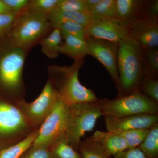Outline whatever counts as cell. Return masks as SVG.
I'll list each match as a JSON object with an SVG mask.
<instances>
[{
    "mask_svg": "<svg viewBox=\"0 0 158 158\" xmlns=\"http://www.w3.org/2000/svg\"><path fill=\"white\" fill-rule=\"evenodd\" d=\"M68 106L59 98L49 115L38 130L37 138L31 147L48 148L64 135L67 127Z\"/></svg>",
    "mask_w": 158,
    "mask_h": 158,
    "instance_id": "ba28073f",
    "label": "cell"
},
{
    "mask_svg": "<svg viewBox=\"0 0 158 158\" xmlns=\"http://www.w3.org/2000/svg\"><path fill=\"white\" fill-rule=\"evenodd\" d=\"M60 96L50 81L48 79L41 93L31 102L18 104L35 127L39 128L53 110Z\"/></svg>",
    "mask_w": 158,
    "mask_h": 158,
    "instance_id": "9c48e42d",
    "label": "cell"
},
{
    "mask_svg": "<svg viewBox=\"0 0 158 158\" xmlns=\"http://www.w3.org/2000/svg\"><path fill=\"white\" fill-rule=\"evenodd\" d=\"M144 52V67L146 65L148 71L151 72L149 76L158 72V48L143 50Z\"/></svg>",
    "mask_w": 158,
    "mask_h": 158,
    "instance_id": "83f0119b",
    "label": "cell"
},
{
    "mask_svg": "<svg viewBox=\"0 0 158 158\" xmlns=\"http://www.w3.org/2000/svg\"><path fill=\"white\" fill-rule=\"evenodd\" d=\"M98 102L68 105L67 127L63 135L78 152L82 137L93 130L98 119L102 115Z\"/></svg>",
    "mask_w": 158,
    "mask_h": 158,
    "instance_id": "8992f818",
    "label": "cell"
},
{
    "mask_svg": "<svg viewBox=\"0 0 158 158\" xmlns=\"http://www.w3.org/2000/svg\"><path fill=\"white\" fill-rule=\"evenodd\" d=\"M48 17L52 27L58 24L70 21L74 22L85 27H88L94 20L86 12L53 10L48 14Z\"/></svg>",
    "mask_w": 158,
    "mask_h": 158,
    "instance_id": "e0dca14e",
    "label": "cell"
},
{
    "mask_svg": "<svg viewBox=\"0 0 158 158\" xmlns=\"http://www.w3.org/2000/svg\"><path fill=\"white\" fill-rule=\"evenodd\" d=\"M59 0H30L28 10L33 12L48 14L56 9Z\"/></svg>",
    "mask_w": 158,
    "mask_h": 158,
    "instance_id": "484cf974",
    "label": "cell"
},
{
    "mask_svg": "<svg viewBox=\"0 0 158 158\" xmlns=\"http://www.w3.org/2000/svg\"><path fill=\"white\" fill-rule=\"evenodd\" d=\"M20 158H52L48 148L30 147Z\"/></svg>",
    "mask_w": 158,
    "mask_h": 158,
    "instance_id": "4dcf8cb0",
    "label": "cell"
},
{
    "mask_svg": "<svg viewBox=\"0 0 158 158\" xmlns=\"http://www.w3.org/2000/svg\"><path fill=\"white\" fill-rule=\"evenodd\" d=\"M1 151H0V156H1Z\"/></svg>",
    "mask_w": 158,
    "mask_h": 158,
    "instance_id": "8d00e7d4",
    "label": "cell"
},
{
    "mask_svg": "<svg viewBox=\"0 0 158 158\" xmlns=\"http://www.w3.org/2000/svg\"><path fill=\"white\" fill-rule=\"evenodd\" d=\"M52 29L48 14L28 9L15 19L6 37L13 46L30 51Z\"/></svg>",
    "mask_w": 158,
    "mask_h": 158,
    "instance_id": "3957f363",
    "label": "cell"
},
{
    "mask_svg": "<svg viewBox=\"0 0 158 158\" xmlns=\"http://www.w3.org/2000/svg\"><path fill=\"white\" fill-rule=\"evenodd\" d=\"M23 12L0 14V38L6 36L15 20Z\"/></svg>",
    "mask_w": 158,
    "mask_h": 158,
    "instance_id": "f1b7e54d",
    "label": "cell"
},
{
    "mask_svg": "<svg viewBox=\"0 0 158 158\" xmlns=\"http://www.w3.org/2000/svg\"><path fill=\"white\" fill-rule=\"evenodd\" d=\"M118 87L125 92L138 90L144 74V52L131 37L118 43Z\"/></svg>",
    "mask_w": 158,
    "mask_h": 158,
    "instance_id": "277c9868",
    "label": "cell"
},
{
    "mask_svg": "<svg viewBox=\"0 0 158 158\" xmlns=\"http://www.w3.org/2000/svg\"><path fill=\"white\" fill-rule=\"evenodd\" d=\"M149 129L118 131L112 132L118 134L124 139L128 149H133L140 146L149 133Z\"/></svg>",
    "mask_w": 158,
    "mask_h": 158,
    "instance_id": "603a6c76",
    "label": "cell"
},
{
    "mask_svg": "<svg viewBox=\"0 0 158 158\" xmlns=\"http://www.w3.org/2000/svg\"><path fill=\"white\" fill-rule=\"evenodd\" d=\"M52 158H82L79 152L69 144L63 135L48 147Z\"/></svg>",
    "mask_w": 158,
    "mask_h": 158,
    "instance_id": "d6986e66",
    "label": "cell"
},
{
    "mask_svg": "<svg viewBox=\"0 0 158 158\" xmlns=\"http://www.w3.org/2000/svg\"><path fill=\"white\" fill-rule=\"evenodd\" d=\"M101 0H85V4L87 7L88 13L94 9Z\"/></svg>",
    "mask_w": 158,
    "mask_h": 158,
    "instance_id": "e575fe53",
    "label": "cell"
},
{
    "mask_svg": "<svg viewBox=\"0 0 158 158\" xmlns=\"http://www.w3.org/2000/svg\"><path fill=\"white\" fill-rule=\"evenodd\" d=\"M91 138L100 145L106 155L110 157L128 149L124 139L115 133L97 131Z\"/></svg>",
    "mask_w": 158,
    "mask_h": 158,
    "instance_id": "5bb4252c",
    "label": "cell"
},
{
    "mask_svg": "<svg viewBox=\"0 0 158 158\" xmlns=\"http://www.w3.org/2000/svg\"><path fill=\"white\" fill-rule=\"evenodd\" d=\"M143 90L148 97L158 101V81L152 76H147L143 84Z\"/></svg>",
    "mask_w": 158,
    "mask_h": 158,
    "instance_id": "f546056e",
    "label": "cell"
},
{
    "mask_svg": "<svg viewBox=\"0 0 158 158\" xmlns=\"http://www.w3.org/2000/svg\"><path fill=\"white\" fill-rule=\"evenodd\" d=\"M145 2L141 0H116V18L127 27L144 14Z\"/></svg>",
    "mask_w": 158,
    "mask_h": 158,
    "instance_id": "9a60e30c",
    "label": "cell"
},
{
    "mask_svg": "<svg viewBox=\"0 0 158 158\" xmlns=\"http://www.w3.org/2000/svg\"><path fill=\"white\" fill-rule=\"evenodd\" d=\"M84 61V59L74 61L70 66L53 65L48 68L49 80L61 99L68 106L99 101L93 91L82 85L79 81V70Z\"/></svg>",
    "mask_w": 158,
    "mask_h": 158,
    "instance_id": "7a4b0ae2",
    "label": "cell"
},
{
    "mask_svg": "<svg viewBox=\"0 0 158 158\" xmlns=\"http://www.w3.org/2000/svg\"><path fill=\"white\" fill-rule=\"evenodd\" d=\"M98 103L102 115L113 118L158 113L156 102L142 94L138 90L111 100H99Z\"/></svg>",
    "mask_w": 158,
    "mask_h": 158,
    "instance_id": "52a82bcc",
    "label": "cell"
},
{
    "mask_svg": "<svg viewBox=\"0 0 158 158\" xmlns=\"http://www.w3.org/2000/svg\"><path fill=\"white\" fill-rule=\"evenodd\" d=\"M78 152L82 158H111L106 155L100 145L91 137L81 141Z\"/></svg>",
    "mask_w": 158,
    "mask_h": 158,
    "instance_id": "44dd1931",
    "label": "cell"
},
{
    "mask_svg": "<svg viewBox=\"0 0 158 158\" xmlns=\"http://www.w3.org/2000/svg\"><path fill=\"white\" fill-rule=\"evenodd\" d=\"M113 158H150L144 153L139 147L128 149L116 155Z\"/></svg>",
    "mask_w": 158,
    "mask_h": 158,
    "instance_id": "d6a6232c",
    "label": "cell"
},
{
    "mask_svg": "<svg viewBox=\"0 0 158 158\" xmlns=\"http://www.w3.org/2000/svg\"><path fill=\"white\" fill-rule=\"evenodd\" d=\"M2 48L0 50V88L5 98L18 104L26 101L23 72L30 51L13 46L7 38Z\"/></svg>",
    "mask_w": 158,
    "mask_h": 158,
    "instance_id": "6da1fadb",
    "label": "cell"
},
{
    "mask_svg": "<svg viewBox=\"0 0 158 158\" xmlns=\"http://www.w3.org/2000/svg\"><path fill=\"white\" fill-rule=\"evenodd\" d=\"M37 129L17 104L0 98V151L23 141Z\"/></svg>",
    "mask_w": 158,
    "mask_h": 158,
    "instance_id": "5b68a950",
    "label": "cell"
},
{
    "mask_svg": "<svg viewBox=\"0 0 158 158\" xmlns=\"http://www.w3.org/2000/svg\"><path fill=\"white\" fill-rule=\"evenodd\" d=\"M108 131L149 129L158 123L157 114H142L130 115L119 118L105 116Z\"/></svg>",
    "mask_w": 158,
    "mask_h": 158,
    "instance_id": "4fadbf2b",
    "label": "cell"
},
{
    "mask_svg": "<svg viewBox=\"0 0 158 158\" xmlns=\"http://www.w3.org/2000/svg\"><path fill=\"white\" fill-rule=\"evenodd\" d=\"M11 12H21L28 9L30 0H2Z\"/></svg>",
    "mask_w": 158,
    "mask_h": 158,
    "instance_id": "1f68e13d",
    "label": "cell"
},
{
    "mask_svg": "<svg viewBox=\"0 0 158 158\" xmlns=\"http://www.w3.org/2000/svg\"><path fill=\"white\" fill-rule=\"evenodd\" d=\"M144 14L153 18L157 19L158 17V1H152L151 2H145Z\"/></svg>",
    "mask_w": 158,
    "mask_h": 158,
    "instance_id": "836d02e7",
    "label": "cell"
},
{
    "mask_svg": "<svg viewBox=\"0 0 158 158\" xmlns=\"http://www.w3.org/2000/svg\"><path fill=\"white\" fill-rule=\"evenodd\" d=\"M62 39V34L59 29L53 28L40 42L43 53L49 59H56L60 53L59 48Z\"/></svg>",
    "mask_w": 158,
    "mask_h": 158,
    "instance_id": "ac0fdd59",
    "label": "cell"
},
{
    "mask_svg": "<svg viewBox=\"0 0 158 158\" xmlns=\"http://www.w3.org/2000/svg\"><path fill=\"white\" fill-rule=\"evenodd\" d=\"M127 28L131 37L143 50L158 48V19L143 14L131 23Z\"/></svg>",
    "mask_w": 158,
    "mask_h": 158,
    "instance_id": "7c38bea8",
    "label": "cell"
},
{
    "mask_svg": "<svg viewBox=\"0 0 158 158\" xmlns=\"http://www.w3.org/2000/svg\"><path fill=\"white\" fill-rule=\"evenodd\" d=\"M116 0H101L88 14L94 20L106 18H116Z\"/></svg>",
    "mask_w": 158,
    "mask_h": 158,
    "instance_id": "d4e9b609",
    "label": "cell"
},
{
    "mask_svg": "<svg viewBox=\"0 0 158 158\" xmlns=\"http://www.w3.org/2000/svg\"><path fill=\"white\" fill-rule=\"evenodd\" d=\"M11 12L10 9L3 2L2 0H0V14H6Z\"/></svg>",
    "mask_w": 158,
    "mask_h": 158,
    "instance_id": "d590c367",
    "label": "cell"
},
{
    "mask_svg": "<svg viewBox=\"0 0 158 158\" xmlns=\"http://www.w3.org/2000/svg\"><path fill=\"white\" fill-rule=\"evenodd\" d=\"M53 28L59 29L62 37L65 35H70L85 40L88 37L86 27L74 22L68 21L60 23L54 26Z\"/></svg>",
    "mask_w": 158,
    "mask_h": 158,
    "instance_id": "cb8c5ba5",
    "label": "cell"
},
{
    "mask_svg": "<svg viewBox=\"0 0 158 158\" xmlns=\"http://www.w3.org/2000/svg\"><path fill=\"white\" fill-rule=\"evenodd\" d=\"M37 129L27 138L13 146L1 151L0 158H20L23 153L31 147L38 134Z\"/></svg>",
    "mask_w": 158,
    "mask_h": 158,
    "instance_id": "ffe728a7",
    "label": "cell"
},
{
    "mask_svg": "<svg viewBox=\"0 0 158 158\" xmlns=\"http://www.w3.org/2000/svg\"><path fill=\"white\" fill-rule=\"evenodd\" d=\"M139 147L150 158H157L158 156V124L150 128L149 133Z\"/></svg>",
    "mask_w": 158,
    "mask_h": 158,
    "instance_id": "7402d4cb",
    "label": "cell"
},
{
    "mask_svg": "<svg viewBox=\"0 0 158 158\" xmlns=\"http://www.w3.org/2000/svg\"><path fill=\"white\" fill-rule=\"evenodd\" d=\"M86 41L88 55L97 59L104 66L118 86V43L92 37H88Z\"/></svg>",
    "mask_w": 158,
    "mask_h": 158,
    "instance_id": "30bf717a",
    "label": "cell"
},
{
    "mask_svg": "<svg viewBox=\"0 0 158 158\" xmlns=\"http://www.w3.org/2000/svg\"><path fill=\"white\" fill-rule=\"evenodd\" d=\"M86 31L88 37L117 43L131 37L127 27L115 17L94 20Z\"/></svg>",
    "mask_w": 158,
    "mask_h": 158,
    "instance_id": "8fae6325",
    "label": "cell"
},
{
    "mask_svg": "<svg viewBox=\"0 0 158 158\" xmlns=\"http://www.w3.org/2000/svg\"><path fill=\"white\" fill-rule=\"evenodd\" d=\"M64 40L59 48V53L64 54L74 61L85 59L88 55L86 40L70 35L62 37Z\"/></svg>",
    "mask_w": 158,
    "mask_h": 158,
    "instance_id": "2e32d148",
    "label": "cell"
},
{
    "mask_svg": "<svg viewBox=\"0 0 158 158\" xmlns=\"http://www.w3.org/2000/svg\"><path fill=\"white\" fill-rule=\"evenodd\" d=\"M55 9L60 11L88 13L85 0H59Z\"/></svg>",
    "mask_w": 158,
    "mask_h": 158,
    "instance_id": "4316f807",
    "label": "cell"
}]
</instances>
